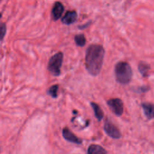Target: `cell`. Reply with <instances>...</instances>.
Wrapping results in <instances>:
<instances>
[{"label": "cell", "instance_id": "6da1fadb", "mask_svg": "<svg viewBox=\"0 0 154 154\" xmlns=\"http://www.w3.org/2000/svg\"><path fill=\"white\" fill-rule=\"evenodd\" d=\"M104 54V49L100 45L93 44L87 48L85 57V66L91 75L96 76L100 73Z\"/></svg>", "mask_w": 154, "mask_h": 154}, {"label": "cell", "instance_id": "7a4b0ae2", "mask_svg": "<svg viewBox=\"0 0 154 154\" xmlns=\"http://www.w3.org/2000/svg\"><path fill=\"white\" fill-rule=\"evenodd\" d=\"M115 75L116 80L122 84H128L132 76V71L130 65L124 61H120L115 66Z\"/></svg>", "mask_w": 154, "mask_h": 154}, {"label": "cell", "instance_id": "3957f363", "mask_svg": "<svg viewBox=\"0 0 154 154\" xmlns=\"http://www.w3.org/2000/svg\"><path fill=\"white\" fill-rule=\"evenodd\" d=\"M63 61V54L58 52L52 55L48 62V69L49 72L55 76H58L61 73V67Z\"/></svg>", "mask_w": 154, "mask_h": 154}, {"label": "cell", "instance_id": "277c9868", "mask_svg": "<svg viewBox=\"0 0 154 154\" xmlns=\"http://www.w3.org/2000/svg\"><path fill=\"white\" fill-rule=\"evenodd\" d=\"M103 129L106 134L112 138L119 139L121 137V132L118 128L108 119L105 121Z\"/></svg>", "mask_w": 154, "mask_h": 154}, {"label": "cell", "instance_id": "5b68a950", "mask_svg": "<svg viewBox=\"0 0 154 154\" xmlns=\"http://www.w3.org/2000/svg\"><path fill=\"white\" fill-rule=\"evenodd\" d=\"M107 104L114 114L120 116L123 112V103L119 98L110 99L107 101Z\"/></svg>", "mask_w": 154, "mask_h": 154}, {"label": "cell", "instance_id": "8992f818", "mask_svg": "<svg viewBox=\"0 0 154 154\" xmlns=\"http://www.w3.org/2000/svg\"><path fill=\"white\" fill-rule=\"evenodd\" d=\"M63 137L64 138L72 143H75L77 144H81L82 143V140L81 138L76 137L68 128L65 127L63 128L62 131Z\"/></svg>", "mask_w": 154, "mask_h": 154}, {"label": "cell", "instance_id": "52a82bcc", "mask_svg": "<svg viewBox=\"0 0 154 154\" xmlns=\"http://www.w3.org/2000/svg\"><path fill=\"white\" fill-rule=\"evenodd\" d=\"M64 11V7L60 2H55L52 9V16L54 20H58L62 16Z\"/></svg>", "mask_w": 154, "mask_h": 154}, {"label": "cell", "instance_id": "ba28073f", "mask_svg": "<svg viewBox=\"0 0 154 154\" xmlns=\"http://www.w3.org/2000/svg\"><path fill=\"white\" fill-rule=\"evenodd\" d=\"M78 14L75 11H67L61 18L63 23L69 25L73 23L77 19Z\"/></svg>", "mask_w": 154, "mask_h": 154}, {"label": "cell", "instance_id": "9c48e42d", "mask_svg": "<svg viewBox=\"0 0 154 154\" xmlns=\"http://www.w3.org/2000/svg\"><path fill=\"white\" fill-rule=\"evenodd\" d=\"M141 106L146 117L148 119H154V103L144 102Z\"/></svg>", "mask_w": 154, "mask_h": 154}, {"label": "cell", "instance_id": "30bf717a", "mask_svg": "<svg viewBox=\"0 0 154 154\" xmlns=\"http://www.w3.org/2000/svg\"><path fill=\"white\" fill-rule=\"evenodd\" d=\"M87 154H106V152L98 144H91L88 147Z\"/></svg>", "mask_w": 154, "mask_h": 154}, {"label": "cell", "instance_id": "8fae6325", "mask_svg": "<svg viewBox=\"0 0 154 154\" xmlns=\"http://www.w3.org/2000/svg\"><path fill=\"white\" fill-rule=\"evenodd\" d=\"M91 106L94 111V116L98 121H100L103 117V112L100 107L94 102H91Z\"/></svg>", "mask_w": 154, "mask_h": 154}, {"label": "cell", "instance_id": "7c38bea8", "mask_svg": "<svg viewBox=\"0 0 154 154\" xmlns=\"http://www.w3.org/2000/svg\"><path fill=\"white\" fill-rule=\"evenodd\" d=\"M74 40H75V42L76 44V45L81 46V47L84 46L86 43L85 37L82 34H79L76 35L75 36Z\"/></svg>", "mask_w": 154, "mask_h": 154}, {"label": "cell", "instance_id": "4fadbf2b", "mask_svg": "<svg viewBox=\"0 0 154 154\" xmlns=\"http://www.w3.org/2000/svg\"><path fill=\"white\" fill-rule=\"evenodd\" d=\"M149 69H150V66H149V64H146V63L141 62L138 65L139 72L144 76H146L148 75Z\"/></svg>", "mask_w": 154, "mask_h": 154}, {"label": "cell", "instance_id": "5bb4252c", "mask_svg": "<svg viewBox=\"0 0 154 154\" xmlns=\"http://www.w3.org/2000/svg\"><path fill=\"white\" fill-rule=\"evenodd\" d=\"M58 90V85L57 84L52 85L48 90V93L53 98L57 97V92Z\"/></svg>", "mask_w": 154, "mask_h": 154}, {"label": "cell", "instance_id": "9a60e30c", "mask_svg": "<svg viewBox=\"0 0 154 154\" xmlns=\"http://www.w3.org/2000/svg\"><path fill=\"white\" fill-rule=\"evenodd\" d=\"M7 27L4 23L0 22V42L2 41L6 34Z\"/></svg>", "mask_w": 154, "mask_h": 154}, {"label": "cell", "instance_id": "2e32d148", "mask_svg": "<svg viewBox=\"0 0 154 154\" xmlns=\"http://www.w3.org/2000/svg\"><path fill=\"white\" fill-rule=\"evenodd\" d=\"M90 22H88V23H86L85 24H84V25H81V26H79V28H80V29H84V28H87V26H88V25H90Z\"/></svg>", "mask_w": 154, "mask_h": 154}, {"label": "cell", "instance_id": "e0dca14e", "mask_svg": "<svg viewBox=\"0 0 154 154\" xmlns=\"http://www.w3.org/2000/svg\"><path fill=\"white\" fill-rule=\"evenodd\" d=\"M1 17H2V14L0 13V19H1Z\"/></svg>", "mask_w": 154, "mask_h": 154}]
</instances>
